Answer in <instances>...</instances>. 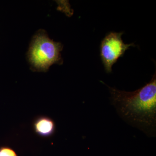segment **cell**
Wrapping results in <instances>:
<instances>
[{
    "mask_svg": "<svg viewBox=\"0 0 156 156\" xmlns=\"http://www.w3.org/2000/svg\"><path fill=\"white\" fill-rule=\"evenodd\" d=\"M63 45L54 41L44 31L40 30L35 35L30 46L29 62L34 69L46 72L54 64H62L61 52Z\"/></svg>",
    "mask_w": 156,
    "mask_h": 156,
    "instance_id": "cell-2",
    "label": "cell"
},
{
    "mask_svg": "<svg viewBox=\"0 0 156 156\" xmlns=\"http://www.w3.org/2000/svg\"><path fill=\"white\" fill-rule=\"evenodd\" d=\"M123 32H111L107 34L100 45V56L107 73L112 72L113 66L122 57L130 47H135L133 43L126 44L122 36Z\"/></svg>",
    "mask_w": 156,
    "mask_h": 156,
    "instance_id": "cell-3",
    "label": "cell"
},
{
    "mask_svg": "<svg viewBox=\"0 0 156 156\" xmlns=\"http://www.w3.org/2000/svg\"><path fill=\"white\" fill-rule=\"evenodd\" d=\"M0 156H18L14 149L9 146L0 147Z\"/></svg>",
    "mask_w": 156,
    "mask_h": 156,
    "instance_id": "cell-5",
    "label": "cell"
},
{
    "mask_svg": "<svg viewBox=\"0 0 156 156\" xmlns=\"http://www.w3.org/2000/svg\"><path fill=\"white\" fill-rule=\"evenodd\" d=\"M32 126L35 133L43 138L51 137L56 131V124L54 120L46 115L37 117L33 122Z\"/></svg>",
    "mask_w": 156,
    "mask_h": 156,
    "instance_id": "cell-4",
    "label": "cell"
},
{
    "mask_svg": "<svg viewBox=\"0 0 156 156\" xmlns=\"http://www.w3.org/2000/svg\"><path fill=\"white\" fill-rule=\"evenodd\" d=\"M108 88L113 104L125 119L146 133L155 130L156 73L149 83L134 92Z\"/></svg>",
    "mask_w": 156,
    "mask_h": 156,
    "instance_id": "cell-1",
    "label": "cell"
}]
</instances>
